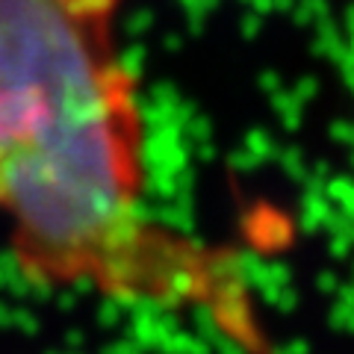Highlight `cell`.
Instances as JSON below:
<instances>
[{
    "label": "cell",
    "mask_w": 354,
    "mask_h": 354,
    "mask_svg": "<svg viewBox=\"0 0 354 354\" xmlns=\"http://www.w3.org/2000/svg\"><path fill=\"white\" fill-rule=\"evenodd\" d=\"M124 0H0V169L142 97L118 41Z\"/></svg>",
    "instance_id": "cell-1"
}]
</instances>
